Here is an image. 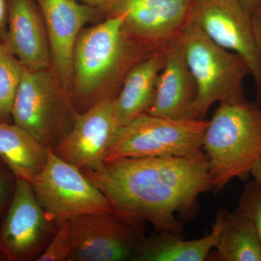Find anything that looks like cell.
<instances>
[{"instance_id":"6da1fadb","label":"cell","mask_w":261,"mask_h":261,"mask_svg":"<svg viewBox=\"0 0 261 261\" xmlns=\"http://www.w3.org/2000/svg\"><path fill=\"white\" fill-rule=\"evenodd\" d=\"M81 171L115 211L148 222L159 231L180 233L178 216L192 212L201 194L212 190L204 152L189 157L118 159L97 170Z\"/></svg>"},{"instance_id":"7a4b0ae2","label":"cell","mask_w":261,"mask_h":261,"mask_svg":"<svg viewBox=\"0 0 261 261\" xmlns=\"http://www.w3.org/2000/svg\"><path fill=\"white\" fill-rule=\"evenodd\" d=\"M202 151L214 192L234 178L246 180L261 159V106L219 103L208 120Z\"/></svg>"},{"instance_id":"3957f363","label":"cell","mask_w":261,"mask_h":261,"mask_svg":"<svg viewBox=\"0 0 261 261\" xmlns=\"http://www.w3.org/2000/svg\"><path fill=\"white\" fill-rule=\"evenodd\" d=\"M121 15L84 31L73 54V79L80 99H91L106 84L124 78L137 62L152 53L127 33Z\"/></svg>"},{"instance_id":"277c9868","label":"cell","mask_w":261,"mask_h":261,"mask_svg":"<svg viewBox=\"0 0 261 261\" xmlns=\"http://www.w3.org/2000/svg\"><path fill=\"white\" fill-rule=\"evenodd\" d=\"M176 40L197 87L196 119H205L215 103L246 102L243 82L250 69L241 56L213 42L192 20Z\"/></svg>"},{"instance_id":"5b68a950","label":"cell","mask_w":261,"mask_h":261,"mask_svg":"<svg viewBox=\"0 0 261 261\" xmlns=\"http://www.w3.org/2000/svg\"><path fill=\"white\" fill-rule=\"evenodd\" d=\"M208 120L165 118L144 113L120 127L106 162L122 159L189 157L203 153Z\"/></svg>"},{"instance_id":"8992f818","label":"cell","mask_w":261,"mask_h":261,"mask_svg":"<svg viewBox=\"0 0 261 261\" xmlns=\"http://www.w3.org/2000/svg\"><path fill=\"white\" fill-rule=\"evenodd\" d=\"M47 70L24 68L15 94L11 116L15 124L53 149L73 126L75 117Z\"/></svg>"},{"instance_id":"52a82bcc","label":"cell","mask_w":261,"mask_h":261,"mask_svg":"<svg viewBox=\"0 0 261 261\" xmlns=\"http://www.w3.org/2000/svg\"><path fill=\"white\" fill-rule=\"evenodd\" d=\"M38 200L57 225L81 216L115 211L80 168L49 149L46 164L30 182Z\"/></svg>"},{"instance_id":"ba28073f","label":"cell","mask_w":261,"mask_h":261,"mask_svg":"<svg viewBox=\"0 0 261 261\" xmlns=\"http://www.w3.org/2000/svg\"><path fill=\"white\" fill-rule=\"evenodd\" d=\"M140 223L116 211L70 219V261L133 260L145 238Z\"/></svg>"},{"instance_id":"9c48e42d","label":"cell","mask_w":261,"mask_h":261,"mask_svg":"<svg viewBox=\"0 0 261 261\" xmlns=\"http://www.w3.org/2000/svg\"><path fill=\"white\" fill-rule=\"evenodd\" d=\"M57 228L30 182L17 178L13 197L0 225V244L10 261H37Z\"/></svg>"},{"instance_id":"30bf717a","label":"cell","mask_w":261,"mask_h":261,"mask_svg":"<svg viewBox=\"0 0 261 261\" xmlns=\"http://www.w3.org/2000/svg\"><path fill=\"white\" fill-rule=\"evenodd\" d=\"M192 20L213 42L247 62L261 106V70L252 13L240 0H194Z\"/></svg>"},{"instance_id":"8fae6325","label":"cell","mask_w":261,"mask_h":261,"mask_svg":"<svg viewBox=\"0 0 261 261\" xmlns=\"http://www.w3.org/2000/svg\"><path fill=\"white\" fill-rule=\"evenodd\" d=\"M194 0H115L110 15H121L127 33L151 50L176 40L192 20Z\"/></svg>"},{"instance_id":"7c38bea8","label":"cell","mask_w":261,"mask_h":261,"mask_svg":"<svg viewBox=\"0 0 261 261\" xmlns=\"http://www.w3.org/2000/svg\"><path fill=\"white\" fill-rule=\"evenodd\" d=\"M114 99L99 101L77 113L65 138L53 149L63 161L80 169L97 170L120 128L115 114Z\"/></svg>"},{"instance_id":"4fadbf2b","label":"cell","mask_w":261,"mask_h":261,"mask_svg":"<svg viewBox=\"0 0 261 261\" xmlns=\"http://www.w3.org/2000/svg\"><path fill=\"white\" fill-rule=\"evenodd\" d=\"M42 11L51 62L62 85L73 80V54L81 29L94 10L76 0H37Z\"/></svg>"},{"instance_id":"5bb4252c","label":"cell","mask_w":261,"mask_h":261,"mask_svg":"<svg viewBox=\"0 0 261 261\" xmlns=\"http://www.w3.org/2000/svg\"><path fill=\"white\" fill-rule=\"evenodd\" d=\"M197 90L177 40L165 47L164 62L156 83L154 102L148 112L165 118H196Z\"/></svg>"},{"instance_id":"9a60e30c","label":"cell","mask_w":261,"mask_h":261,"mask_svg":"<svg viewBox=\"0 0 261 261\" xmlns=\"http://www.w3.org/2000/svg\"><path fill=\"white\" fill-rule=\"evenodd\" d=\"M3 45L23 68L47 70L51 56L47 32L32 0H10Z\"/></svg>"},{"instance_id":"2e32d148","label":"cell","mask_w":261,"mask_h":261,"mask_svg":"<svg viewBox=\"0 0 261 261\" xmlns=\"http://www.w3.org/2000/svg\"><path fill=\"white\" fill-rule=\"evenodd\" d=\"M164 56L165 47L152 51L127 72L121 90L113 101L120 126L148 112L154 102L156 83Z\"/></svg>"},{"instance_id":"e0dca14e","label":"cell","mask_w":261,"mask_h":261,"mask_svg":"<svg viewBox=\"0 0 261 261\" xmlns=\"http://www.w3.org/2000/svg\"><path fill=\"white\" fill-rule=\"evenodd\" d=\"M227 211L221 209L210 233L197 240H184L180 233L159 231L144 238L133 261H204L216 246Z\"/></svg>"},{"instance_id":"ac0fdd59","label":"cell","mask_w":261,"mask_h":261,"mask_svg":"<svg viewBox=\"0 0 261 261\" xmlns=\"http://www.w3.org/2000/svg\"><path fill=\"white\" fill-rule=\"evenodd\" d=\"M49 149L15 123L0 122V159L17 178L32 181L46 164Z\"/></svg>"},{"instance_id":"d6986e66","label":"cell","mask_w":261,"mask_h":261,"mask_svg":"<svg viewBox=\"0 0 261 261\" xmlns=\"http://www.w3.org/2000/svg\"><path fill=\"white\" fill-rule=\"evenodd\" d=\"M214 249V260L261 261V243L253 224L235 211L226 213Z\"/></svg>"},{"instance_id":"ffe728a7","label":"cell","mask_w":261,"mask_h":261,"mask_svg":"<svg viewBox=\"0 0 261 261\" xmlns=\"http://www.w3.org/2000/svg\"><path fill=\"white\" fill-rule=\"evenodd\" d=\"M23 66L0 44V122H9Z\"/></svg>"},{"instance_id":"44dd1931","label":"cell","mask_w":261,"mask_h":261,"mask_svg":"<svg viewBox=\"0 0 261 261\" xmlns=\"http://www.w3.org/2000/svg\"><path fill=\"white\" fill-rule=\"evenodd\" d=\"M236 211L251 221L261 243V187L256 182H250L244 188Z\"/></svg>"},{"instance_id":"7402d4cb","label":"cell","mask_w":261,"mask_h":261,"mask_svg":"<svg viewBox=\"0 0 261 261\" xmlns=\"http://www.w3.org/2000/svg\"><path fill=\"white\" fill-rule=\"evenodd\" d=\"M70 255L71 245L68 220L58 225L56 233L37 261H70Z\"/></svg>"},{"instance_id":"603a6c76","label":"cell","mask_w":261,"mask_h":261,"mask_svg":"<svg viewBox=\"0 0 261 261\" xmlns=\"http://www.w3.org/2000/svg\"><path fill=\"white\" fill-rule=\"evenodd\" d=\"M16 176L8 167L0 168V218L5 214L14 192Z\"/></svg>"},{"instance_id":"cb8c5ba5","label":"cell","mask_w":261,"mask_h":261,"mask_svg":"<svg viewBox=\"0 0 261 261\" xmlns=\"http://www.w3.org/2000/svg\"><path fill=\"white\" fill-rule=\"evenodd\" d=\"M252 19L254 37H255L261 70V2L257 9L252 13Z\"/></svg>"},{"instance_id":"d4e9b609","label":"cell","mask_w":261,"mask_h":261,"mask_svg":"<svg viewBox=\"0 0 261 261\" xmlns=\"http://www.w3.org/2000/svg\"><path fill=\"white\" fill-rule=\"evenodd\" d=\"M8 23V5L6 0H0V44L4 40Z\"/></svg>"},{"instance_id":"484cf974","label":"cell","mask_w":261,"mask_h":261,"mask_svg":"<svg viewBox=\"0 0 261 261\" xmlns=\"http://www.w3.org/2000/svg\"><path fill=\"white\" fill-rule=\"evenodd\" d=\"M92 8H99L109 10L115 0H76Z\"/></svg>"},{"instance_id":"4316f807","label":"cell","mask_w":261,"mask_h":261,"mask_svg":"<svg viewBox=\"0 0 261 261\" xmlns=\"http://www.w3.org/2000/svg\"><path fill=\"white\" fill-rule=\"evenodd\" d=\"M250 176L253 177L254 181L261 187V159L255 164L250 173Z\"/></svg>"},{"instance_id":"83f0119b","label":"cell","mask_w":261,"mask_h":261,"mask_svg":"<svg viewBox=\"0 0 261 261\" xmlns=\"http://www.w3.org/2000/svg\"><path fill=\"white\" fill-rule=\"evenodd\" d=\"M242 4L247 8L250 13H253L260 5L261 0H240Z\"/></svg>"},{"instance_id":"f1b7e54d","label":"cell","mask_w":261,"mask_h":261,"mask_svg":"<svg viewBox=\"0 0 261 261\" xmlns=\"http://www.w3.org/2000/svg\"><path fill=\"white\" fill-rule=\"evenodd\" d=\"M0 261H10L9 257L1 244H0Z\"/></svg>"},{"instance_id":"f546056e","label":"cell","mask_w":261,"mask_h":261,"mask_svg":"<svg viewBox=\"0 0 261 261\" xmlns=\"http://www.w3.org/2000/svg\"><path fill=\"white\" fill-rule=\"evenodd\" d=\"M3 167H7V166H5V165L4 164V163H3V161H2V160L0 159V168H3Z\"/></svg>"}]
</instances>
